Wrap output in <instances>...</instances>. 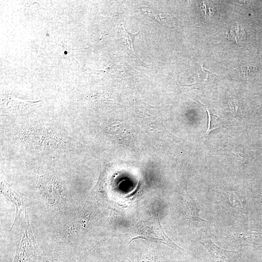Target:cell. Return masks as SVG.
Here are the masks:
<instances>
[{"label": "cell", "mask_w": 262, "mask_h": 262, "mask_svg": "<svg viewBox=\"0 0 262 262\" xmlns=\"http://www.w3.org/2000/svg\"><path fill=\"white\" fill-rule=\"evenodd\" d=\"M95 205V201L88 199L82 210L66 224L63 230L64 235L70 239H76L84 235L93 219Z\"/></svg>", "instance_id": "3"}, {"label": "cell", "mask_w": 262, "mask_h": 262, "mask_svg": "<svg viewBox=\"0 0 262 262\" xmlns=\"http://www.w3.org/2000/svg\"><path fill=\"white\" fill-rule=\"evenodd\" d=\"M83 258L82 257L79 261L78 262H81V261H82V260L83 259Z\"/></svg>", "instance_id": "16"}, {"label": "cell", "mask_w": 262, "mask_h": 262, "mask_svg": "<svg viewBox=\"0 0 262 262\" xmlns=\"http://www.w3.org/2000/svg\"><path fill=\"white\" fill-rule=\"evenodd\" d=\"M136 262H164V261L162 257L154 252L146 251L139 255Z\"/></svg>", "instance_id": "10"}, {"label": "cell", "mask_w": 262, "mask_h": 262, "mask_svg": "<svg viewBox=\"0 0 262 262\" xmlns=\"http://www.w3.org/2000/svg\"><path fill=\"white\" fill-rule=\"evenodd\" d=\"M201 105L206 110L208 116V124L207 126L208 127L206 133L202 137L203 138L204 137L207 136L213 130L216 129L220 127L217 125L216 120L217 117L216 115L212 114L210 110L207 107H205L203 104Z\"/></svg>", "instance_id": "11"}, {"label": "cell", "mask_w": 262, "mask_h": 262, "mask_svg": "<svg viewBox=\"0 0 262 262\" xmlns=\"http://www.w3.org/2000/svg\"><path fill=\"white\" fill-rule=\"evenodd\" d=\"M0 192L1 194L10 199L15 204L16 208L15 218L11 227L12 229L15 223L19 219L21 212L25 209V207L18 194L6 181L1 180L0 181Z\"/></svg>", "instance_id": "6"}, {"label": "cell", "mask_w": 262, "mask_h": 262, "mask_svg": "<svg viewBox=\"0 0 262 262\" xmlns=\"http://www.w3.org/2000/svg\"><path fill=\"white\" fill-rule=\"evenodd\" d=\"M180 208L185 219L190 222L197 221L199 222H206L199 215V210L193 199L188 195L184 196L181 201Z\"/></svg>", "instance_id": "7"}, {"label": "cell", "mask_w": 262, "mask_h": 262, "mask_svg": "<svg viewBox=\"0 0 262 262\" xmlns=\"http://www.w3.org/2000/svg\"><path fill=\"white\" fill-rule=\"evenodd\" d=\"M228 104L233 115L238 117H241L243 115L241 104L237 100L233 98H230Z\"/></svg>", "instance_id": "13"}, {"label": "cell", "mask_w": 262, "mask_h": 262, "mask_svg": "<svg viewBox=\"0 0 262 262\" xmlns=\"http://www.w3.org/2000/svg\"><path fill=\"white\" fill-rule=\"evenodd\" d=\"M40 185L48 200L53 206L58 207L61 203V194L56 184L49 177L42 178Z\"/></svg>", "instance_id": "5"}, {"label": "cell", "mask_w": 262, "mask_h": 262, "mask_svg": "<svg viewBox=\"0 0 262 262\" xmlns=\"http://www.w3.org/2000/svg\"><path fill=\"white\" fill-rule=\"evenodd\" d=\"M140 238L162 243L174 249L183 250L165 234L156 216L140 220L134 228L130 243L134 239Z\"/></svg>", "instance_id": "1"}, {"label": "cell", "mask_w": 262, "mask_h": 262, "mask_svg": "<svg viewBox=\"0 0 262 262\" xmlns=\"http://www.w3.org/2000/svg\"><path fill=\"white\" fill-rule=\"evenodd\" d=\"M43 262H68V261L64 259L61 254L49 251L43 254Z\"/></svg>", "instance_id": "12"}, {"label": "cell", "mask_w": 262, "mask_h": 262, "mask_svg": "<svg viewBox=\"0 0 262 262\" xmlns=\"http://www.w3.org/2000/svg\"><path fill=\"white\" fill-rule=\"evenodd\" d=\"M140 9L146 16L150 17L161 25L167 26L165 20L166 17L161 16L162 12L147 6L142 7L140 8Z\"/></svg>", "instance_id": "9"}, {"label": "cell", "mask_w": 262, "mask_h": 262, "mask_svg": "<svg viewBox=\"0 0 262 262\" xmlns=\"http://www.w3.org/2000/svg\"><path fill=\"white\" fill-rule=\"evenodd\" d=\"M21 232L22 236L17 242L13 262H35L39 253L26 209Z\"/></svg>", "instance_id": "2"}, {"label": "cell", "mask_w": 262, "mask_h": 262, "mask_svg": "<svg viewBox=\"0 0 262 262\" xmlns=\"http://www.w3.org/2000/svg\"><path fill=\"white\" fill-rule=\"evenodd\" d=\"M228 38L233 42L239 44L245 41L246 33L244 30L237 24L230 28L229 32L228 33Z\"/></svg>", "instance_id": "8"}, {"label": "cell", "mask_w": 262, "mask_h": 262, "mask_svg": "<svg viewBox=\"0 0 262 262\" xmlns=\"http://www.w3.org/2000/svg\"><path fill=\"white\" fill-rule=\"evenodd\" d=\"M123 27V31L124 33V35L125 36H127V43L128 45L130 46V48H131L132 51L134 52V45H133V41H134V38L136 35H137L139 33H137L135 34H132L129 32H128L127 31L125 30L124 26Z\"/></svg>", "instance_id": "14"}, {"label": "cell", "mask_w": 262, "mask_h": 262, "mask_svg": "<svg viewBox=\"0 0 262 262\" xmlns=\"http://www.w3.org/2000/svg\"><path fill=\"white\" fill-rule=\"evenodd\" d=\"M198 242L209 251L214 262H235L238 257L235 251L221 248L210 238L202 235Z\"/></svg>", "instance_id": "4"}, {"label": "cell", "mask_w": 262, "mask_h": 262, "mask_svg": "<svg viewBox=\"0 0 262 262\" xmlns=\"http://www.w3.org/2000/svg\"><path fill=\"white\" fill-rule=\"evenodd\" d=\"M107 262H131L129 259L128 260H112L110 261Z\"/></svg>", "instance_id": "15"}]
</instances>
